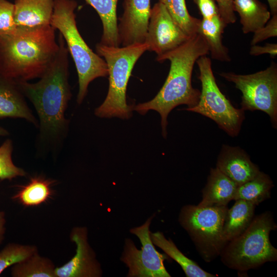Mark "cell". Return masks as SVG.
<instances>
[{
    "label": "cell",
    "mask_w": 277,
    "mask_h": 277,
    "mask_svg": "<svg viewBox=\"0 0 277 277\" xmlns=\"http://www.w3.org/2000/svg\"><path fill=\"white\" fill-rule=\"evenodd\" d=\"M197 5L202 18H210L220 15L215 0H193Z\"/></svg>",
    "instance_id": "cell-32"
},
{
    "label": "cell",
    "mask_w": 277,
    "mask_h": 277,
    "mask_svg": "<svg viewBox=\"0 0 277 277\" xmlns=\"http://www.w3.org/2000/svg\"><path fill=\"white\" fill-rule=\"evenodd\" d=\"M36 252L35 246L9 244L0 251V274L8 267L28 259Z\"/></svg>",
    "instance_id": "cell-27"
},
{
    "label": "cell",
    "mask_w": 277,
    "mask_h": 277,
    "mask_svg": "<svg viewBox=\"0 0 277 277\" xmlns=\"http://www.w3.org/2000/svg\"><path fill=\"white\" fill-rule=\"evenodd\" d=\"M249 54L252 56L269 54L270 56H275L277 54V44L267 43L264 46H259L256 44L252 45L250 49Z\"/></svg>",
    "instance_id": "cell-33"
},
{
    "label": "cell",
    "mask_w": 277,
    "mask_h": 277,
    "mask_svg": "<svg viewBox=\"0 0 277 277\" xmlns=\"http://www.w3.org/2000/svg\"><path fill=\"white\" fill-rule=\"evenodd\" d=\"M154 215L142 225L130 229V232L139 239L142 244L141 250L137 249L132 240L125 239L121 260L129 268L128 277L171 276L164 264L167 256L156 250L150 238L149 227Z\"/></svg>",
    "instance_id": "cell-10"
},
{
    "label": "cell",
    "mask_w": 277,
    "mask_h": 277,
    "mask_svg": "<svg viewBox=\"0 0 277 277\" xmlns=\"http://www.w3.org/2000/svg\"><path fill=\"white\" fill-rule=\"evenodd\" d=\"M234 11L239 13L244 34L254 32L271 16L267 7L259 0H233Z\"/></svg>",
    "instance_id": "cell-20"
},
{
    "label": "cell",
    "mask_w": 277,
    "mask_h": 277,
    "mask_svg": "<svg viewBox=\"0 0 277 277\" xmlns=\"http://www.w3.org/2000/svg\"><path fill=\"white\" fill-rule=\"evenodd\" d=\"M153 244L162 249L165 253L174 260L182 267L187 277H215L213 274L203 269L196 262L187 258L176 246L173 241L167 240L160 232H151Z\"/></svg>",
    "instance_id": "cell-22"
},
{
    "label": "cell",
    "mask_w": 277,
    "mask_h": 277,
    "mask_svg": "<svg viewBox=\"0 0 277 277\" xmlns=\"http://www.w3.org/2000/svg\"><path fill=\"white\" fill-rule=\"evenodd\" d=\"M148 48L145 43L122 47L108 46L100 43L96 45V53L104 57L109 76L107 96L103 103L95 110L97 116L122 119L131 117L133 108L127 102V87L135 63L148 51Z\"/></svg>",
    "instance_id": "cell-5"
},
{
    "label": "cell",
    "mask_w": 277,
    "mask_h": 277,
    "mask_svg": "<svg viewBox=\"0 0 277 277\" xmlns=\"http://www.w3.org/2000/svg\"><path fill=\"white\" fill-rule=\"evenodd\" d=\"M98 14L103 26L100 43L112 47L121 45L117 28V6L118 0H84Z\"/></svg>",
    "instance_id": "cell-21"
},
{
    "label": "cell",
    "mask_w": 277,
    "mask_h": 277,
    "mask_svg": "<svg viewBox=\"0 0 277 277\" xmlns=\"http://www.w3.org/2000/svg\"><path fill=\"white\" fill-rule=\"evenodd\" d=\"M250 45H254L268 38L277 36V14L271 16L267 23L254 32Z\"/></svg>",
    "instance_id": "cell-30"
},
{
    "label": "cell",
    "mask_w": 277,
    "mask_h": 277,
    "mask_svg": "<svg viewBox=\"0 0 277 277\" xmlns=\"http://www.w3.org/2000/svg\"><path fill=\"white\" fill-rule=\"evenodd\" d=\"M51 182L41 177H34L23 186L15 196L25 206H37L44 202L51 194Z\"/></svg>",
    "instance_id": "cell-26"
},
{
    "label": "cell",
    "mask_w": 277,
    "mask_h": 277,
    "mask_svg": "<svg viewBox=\"0 0 277 277\" xmlns=\"http://www.w3.org/2000/svg\"><path fill=\"white\" fill-rule=\"evenodd\" d=\"M270 9L271 16L277 14V0H267Z\"/></svg>",
    "instance_id": "cell-35"
},
{
    "label": "cell",
    "mask_w": 277,
    "mask_h": 277,
    "mask_svg": "<svg viewBox=\"0 0 277 277\" xmlns=\"http://www.w3.org/2000/svg\"><path fill=\"white\" fill-rule=\"evenodd\" d=\"M209 53L207 45L199 33L189 38L174 50L156 58L162 63L170 62V67L163 86L151 100L140 103L133 109L142 115L148 111H157L161 117L162 134L166 137L167 117L170 111L180 105L191 108L198 103L201 91L192 87L193 67L197 59Z\"/></svg>",
    "instance_id": "cell-2"
},
{
    "label": "cell",
    "mask_w": 277,
    "mask_h": 277,
    "mask_svg": "<svg viewBox=\"0 0 277 277\" xmlns=\"http://www.w3.org/2000/svg\"><path fill=\"white\" fill-rule=\"evenodd\" d=\"M13 146L12 141L8 139L0 146V179L11 180L17 176H25V171L17 166L12 160Z\"/></svg>",
    "instance_id": "cell-28"
},
{
    "label": "cell",
    "mask_w": 277,
    "mask_h": 277,
    "mask_svg": "<svg viewBox=\"0 0 277 277\" xmlns=\"http://www.w3.org/2000/svg\"><path fill=\"white\" fill-rule=\"evenodd\" d=\"M228 209L227 206L200 207L186 205L181 209L179 222L207 262L220 256L226 245L223 229Z\"/></svg>",
    "instance_id": "cell-7"
},
{
    "label": "cell",
    "mask_w": 277,
    "mask_h": 277,
    "mask_svg": "<svg viewBox=\"0 0 277 277\" xmlns=\"http://www.w3.org/2000/svg\"><path fill=\"white\" fill-rule=\"evenodd\" d=\"M6 220L5 217V213L3 211L0 212V244L2 242L5 231V224Z\"/></svg>",
    "instance_id": "cell-34"
},
{
    "label": "cell",
    "mask_w": 277,
    "mask_h": 277,
    "mask_svg": "<svg viewBox=\"0 0 277 277\" xmlns=\"http://www.w3.org/2000/svg\"><path fill=\"white\" fill-rule=\"evenodd\" d=\"M54 0H14V20L17 28L50 25Z\"/></svg>",
    "instance_id": "cell-16"
},
{
    "label": "cell",
    "mask_w": 277,
    "mask_h": 277,
    "mask_svg": "<svg viewBox=\"0 0 277 277\" xmlns=\"http://www.w3.org/2000/svg\"><path fill=\"white\" fill-rule=\"evenodd\" d=\"M55 269L49 259L42 257L36 252L13 265L11 273L14 277H55Z\"/></svg>",
    "instance_id": "cell-24"
},
{
    "label": "cell",
    "mask_w": 277,
    "mask_h": 277,
    "mask_svg": "<svg viewBox=\"0 0 277 277\" xmlns=\"http://www.w3.org/2000/svg\"><path fill=\"white\" fill-rule=\"evenodd\" d=\"M16 29L14 4L7 0H0V36L13 33Z\"/></svg>",
    "instance_id": "cell-29"
},
{
    "label": "cell",
    "mask_w": 277,
    "mask_h": 277,
    "mask_svg": "<svg viewBox=\"0 0 277 277\" xmlns=\"http://www.w3.org/2000/svg\"><path fill=\"white\" fill-rule=\"evenodd\" d=\"M227 24L220 15L201 19L197 33L205 41L212 58L221 62H230L227 48L222 42L223 33Z\"/></svg>",
    "instance_id": "cell-19"
},
{
    "label": "cell",
    "mask_w": 277,
    "mask_h": 277,
    "mask_svg": "<svg viewBox=\"0 0 277 277\" xmlns=\"http://www.w3.org/2000/svg\"><path fill=\"white\" fill-rule=\"evenodd\" d=\"M277 225L272 213L266 211L254 217L241 235L228 242L220 256L227 267L243 272L277 260V249L269 234Z\"/></svg>",
    "instance_id": "cell-6"
},
{
    "label": "cell",
    "mask_w": 277,
    "mask_h": 277,
    "mask_svg": "<svg viewBox=\"0 0 277 277\" xmlns=\"http://www.w3.org/2000/svg\"><path fill=\"white\" fill-rule=\"evenodd\" d=\"M218 7L219 14L227 24H233L236 21L233 7V0H215Z\"/></svg>",
    "instance_id": "cell-31"
},
{
    "label": "cell",
    "mask_w": 277,
    "mask_h": 277,
    "mask_svg": "<svg viewBox=\"0 0 277 277\" xmlns=\"http://www.w3.org/2000/svg\"><path fill=\"white\" fill-rule=\"evenodd\" d=\"M196 63L202 86L200 99L196 105L185 110L207 117L229 135L237 136L245 118L244 111L234 107L220 91L213 73L211 60L204 55Z\"/></svg>",
    "instance_id": "cell-8"
},
{
    "label": "cell",
    "mask_w": 277,
    "mask_h": 277,
    "mask_svg": "<svg viewBox=\"0 0 277 277\" xmlns=\"http://www.w3.org/2000/svg\"><path fill=\"white\" fill-rule=\"evenodd\" d=\"M70 238L76 246L75 255L62 267L55 268V277H99L102 275L100 264L87 241L86 227H74Z\"/></svg>",
    "instance_id": "cell-12"
},
{
    "label": "cell",
    "mask_w": 277,
    "mask_h": 277,
    "mask_svg": "<svg viewBox=\"0 0 277 277\" xmlns=\"http://www.w3.org/2000/svg\"><path fill=\"white\" fill-rule=\"evenodd\" d=\"M57 42L58 52L38 82L16 81L37 112L40 138L51 143L60 142L66 134L68 121L65 112L72 96L69 83V52L60 33Z\"/></svg>",
    "instance_id": "cell-1"
},
{
    "label": "cell",
    "mask_w": 277,
    "mask_h": 277,
    "mask_svg": "<svg viewBox=\"0 0 277 277\" xmlns=\"http://www.w3.org/2000/svg\"><path fill=\"white\" fill-rule=\"evenodd\" d=\"M51 25L17 28L0 36V74L15 81L40 78L59 49Z\"/></svg>",
    "instance_id": "cell-3"
},
{
    "label": "cell",
    "mask_w": 277,
    "mask_h": 277,
    "mask_svg": "<svg viewBox=\"0 0 277 277\" xmlns=\"http://www.w3.org/2000/svg\"><path fill=\"white\" fill-rule=\"evenodd\" d=\"M273 182L260 171L254 178L238 186L233 200H243L257 206L270 197Z\"/></svg>",
    "instance_id": "cell-23"
},
{
    "label": "cell",
    "mask_w": 277,
    "mask_h": 277,
    "mask_svg": "<svg viewBox=\"0 0 277 277\" xmlns=\"http://www.w3.org/2000/svg\"><path fill=\"white\" fill-rule=\"evenodd\" d=\"M256 205L243 200H236L228 209L223 229L226 244L241 235L249 227L254 217Z\"/></svg>",
    "instance_id": "cell-18"
},
{
    "label": "cell",
    "mask_w": 277,
    "mask_h": 277,
    "mask_svg": "<svg viewBox=\"0 0 277 277\" xmlns=\"http://www.w3.org/2000/svg\"><path fill=\"white\" fill-rule=\"evenodd\" d=\"M183 31L189 37L197 33L201 19L191 16L185 0H159Z\"/></svg>",
    "instance_id": "cell-25"
},
{
    "label": "cell",
    "mask_w": 277,
    "mask_h": 277,
    "mask_svg": "<svg viewBox=\"0 0 277 277\" xmlns=\"http://www.w3.org/2000/svg\"><path fill=\"white\" fill-rule=\"evenodd\" d=\"M6 117L25 118L38 124L17 82L0 74V118Z\"/></svg>",
    "instance_id": "cell-15"
},
{
    "label": "cell",
    "mask_w": 277,
    "mask_h": 277,
    "mask_svg": "<svg viewBox=\"0 0 277 277\" xmlns=\"http://www.w3.org/2000/svg\"><path fill=\"white\" fill-rule=\"evenodd\" d=\"M77 6L74 0H54L50 25L60 31L74 61L79 85L76 101L80 104L89 84L96 78L107 76L108 69L104 59L90 49L78 30L74 13Z\"/></svg>",
    "instance_id": "cell-4"
},
{
    "label": "cell",
    "mask_w": 277,
    "mask_h": 277,
    "mask_svg": "<svg viewBox=\"0 0 277 277\" xmlns=\"http://www.w3.org/2000/svg\"><path fill=\"white\" fill-rule=\"evenodd\" d=\"M216 168L238 186L252 179L260 172L244 150L239 147L226 145L222 147Z\"/></svg>",
    "instance_id": "cell-14"
},
{
    "label": "cell",
    "mask_w": 277,
    "mask_h": 277,
    "mask_svg": "<svg viewBox=\"0 0 277 277\" xmlns=\"http://www.w3.org/2000/svg\"><path fill=\"white\" fill-rule=\"evenodd\" d=\"M9 134V132L7 130L0 126V135L6 136Z\"/></svg>",
    "instance_id": "cell-36"
},
{
    "label": "cell",
    "mask_w": 277,
    "mask_h": 277,
    "mask_svg": "<svg viewBox=\"0 0 277 277\" xmlns=\"http://www.w3.org/2000/svg\"><path fill=\"white\" fill-rule=\"evenodd\" d=\"M124 11L117 25L121 44L145 42L151 9L150 0H124Z\"/></svg>",
    "instance_id": "cell-13"
},
{
    "label": "cell",
    "mask_w": 277,
    "mask_h": 277,
    "mask_svg": "<svg viewBox=\"0 0 277 277\" xmlns=\"http://www.w3.org/2000/svg\"><path fill=\"white\" fill-rule=\"evenodd\" d=\"M219 75L233 83L241 91V109L266 113L276 128L277 124V65L271 64L264 70L250 74L222 72Z\"/></svg>",
    "instance_id": "cell-9"
},
{
    "label": "cell",
    "mask_w": 277,
    "mask_h": 277,
    "mask_svg": "<svg viewBox=\"0 0 277 277\" xmlns=\"http://www.w3.org/2000/svg\"><path fill=\"white\" fill-rule=\"evenodd\" d=\"M238 186L217 168H211L202 190L200 207L227 206L233 200Z\"/></svg>",
    "instance_id": "cell-17"
},
{
    "label": "cell",
    "mask_w": 277,
    "mask_h": 277,
    "mask_svg": "<svg viewBox=\"0 0 277 277\" xmlns=\"http://www.w3.org/2000/svg\"><path fill=\"white\" fill-rule=\"evenodd\" d=\"M189 38L161 3L158 2L153 5L144 42L148 45V51L154 52L159 57L181 46Z\"/></svg>",
    "instance_id": "cell-11"
}]
</instances>
